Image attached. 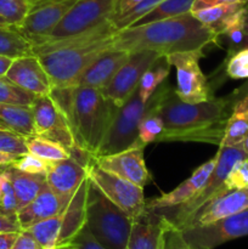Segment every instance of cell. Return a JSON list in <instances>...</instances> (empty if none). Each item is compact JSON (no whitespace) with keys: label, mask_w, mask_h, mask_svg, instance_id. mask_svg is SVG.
<instances>
[{"label":"cell","mask_w":248,"mask_h":249,"mask_svg":"<svg viewBox=\"0 0 248 249\" xmlns=\"http://www.w3.org/2000/svg\"><path fill=\"white\" fill-rule=\"evenodd\" d=\"M241 146H242V148H243V150H245L246 152L248 153V134H247V136H246V139H245V140H243L242 145H241Z\"/></svg>","instance_id":"cell-51"},{"label":"cell","mask_w":248,"mask_h":249,"mask_svg":"<svg viewBox=\"0 0 248 249\" xmlns=\"http://www.w3.org/2000/svg\"><path fill=\"white\" fill-rule=\"evenodd\" d=\"M19 232H0V249H12Z\"/></svg>","instance_id":"cell-47"},{"label":"cell","mask_w":248,"mask_h":249,"mask_svg":"<svg viewBox=\"0 0 248 249\" xmlns=\"http://www.w3.org/2000/svg\"><path fill=\"white\" fill-rule=\"evenodd\" d=\"M216 45V36L192 12L151 22L141 26H131L113 34V49L135 53L153 50L160 55H170L184 51L203 50L206 46Z\"/></svg>","instance_id":"cell-2"},{"label":"cell","mask_w":248,"mask_h":249,"mask_svg":"<svg viewBox=\"0 0 248 249\" xmlns=\"http://www.w3.org/2000/svg\"><path fill=\"white\" fill-rule=\"evenodd\" d=\"M173 88L164 83L160 84L147 102H143L136 89L125 104L119 107L112 121L106 138L96 156L121 152L139 143V124L141 119L156 107L160 106ZM140 145V143H139ZM145 147V146H143ZM95 157V156H94Z\"/></svg>","instance_id":"cell-6"},{"label":"cell","mask_w":248,"mask_h":249,"mask_svg":"<svg viewBox=\"0 0 248 249\" xmlns=\"http://www.w3.org/2000/svg\"><path fill=\"white\" fill-rule=\"evenodd\" d=\"M0 55L11 58L34 55L33 45L15 27H0Z\"/></svg>","instance_id":"cell-29"},{"label":"cell","mask_w":248,"mask_h":249,"mask_svg":"<svg viewBox=\"0 0 248 249\" xmlns=\"http://www.w3.org/2000/svg\"><path fill=\"white\" fill-rule=\"evenodd\" d=\"M245 158H248V153L243 150L242 146H219V150L216 152L215 168L209 179L207 180L206 185L190 201L175 208L158 212L157 214L163 215L172 225H174L179 230H182L190 219L202 207L209 203L216 196L226 192L225 186H224L226 175L236 162Z\"/></svg>","instance_id":"cell-7"},{"label":"cell","mask_w":248,"mask_h":249,"mask_svg":"<svg viewBox=\"0 0 248 249\" xmlns=\"http://www.w3.org/2000/svg\"><path fill=\"white\" fill-rule=\"evenodd\" d=\"M129 57L130 53L125 50L111 48L104 51L84 71L77 85L102 90L111 82L117 71L129 60Z\"/></svg>","instance_id":"cell-20"},{"label":"cell","mask_w":248,"mask_h":249,"mask_svg":"<svg viewBox=\"0 0 248 249\" xmlns=\"http://www.w3.org/2000/svg\"><path fill=\"white\" fill-rule=\"evenodd\" d=\"M32 7V0H0V17L9 26L22 23Z\"/></svg>","instance_id":"cell-35"},{"label":"cell","mask_w":248,"mask_h":249,"mask_svg":"<svg viewBox=\"0 0 248 249\" xmlns=\"http://www.w3.org/2000/svg\"><path fill=\"white\" fill-rule=\"evenodd\" d=\"M38 96L18 87L6 77H0V104L17 105V106H33Z\"/></svg>","instance_id":"cell-32"},{"label":"cell","mask_w":248,"mask_h":249,"mask_svg":"<svg viewBox=\"0 0 248 249\" xmlns=\"http://www.w3.org/2000/svg\"><path fill=\"white\" fill-rule=\"evenodd\" d=\"M243 92L242 87L225 97L213 96L207 101L189 104L180 100L173 89L158 108L164 129L157 142L182 141L219 146L233 104Z\"/></svg>","instance_id":"cell-1"},{"label":"cell","mask_w":248,"mask_h":249,"mask_svg":"<svg viewBox=\"0 0 248 249\" xmlns=\"http://www.w3.org/2000/svg\"><path fill=\"white\" fill-rule=\"evenodd\" d=\"M248 4H241V2H230V4H218L214 6L206 7V9L197 10V11H191L192 15L206 24L212 32L216 36V39L223 32L224 27L228 23L229 19L232 15L240 11L242 7Z\"/></svg>","instance_id":"cell-26"},{"label":"cell","mask_w":248,"mask_h":249,"mask_svg":"<svg viewBox=\"0 0 248 249\" xmlns=\"http://www.w3.org/2000/svg\"><path fill=\"white\" fill-rule=\"evenodd\" d=\"M0 212L10 216H16V213L18 212L14 186L4 169L0 172Z\"/></svg>","instance_id":"cell-36"},{"label":"cell","mask_w":248,"mask_h":249,"mask_svg":"<svg viewBox=\"0 0 248 249\" xmlns=\"http://www.w3.org/2000/svg\"><path fill=\"white\" fill-rule=\"evenodd\" d=\"M56 102L67 116L78 146L96 156L119 107L101 90L80 85L58 96Z\"/></svg>","instance_id":"cell-4"},{"label":"cell","mask_w":248,"mask_h":249,"mask_svg":"<svg viewBox=\"0 0 248 249\" xmlns=\"http://www.w3.org/2000/svg\"><path fill=\"white\" fill-rule=\"evenodd\" d=\"M50 163L51 162L41 160V158L36 157L32 153H26V155L17 158L11 165L16 169L29 173V174H40L46 177L49 168H50Z\"/></svg>","instance_id":"cell-40"},{"label":"cell","mask_w":248,"mask_h":249,"mask_svg":"<svg viewBox=\"0 0 248 249\" xmlns=\"http://www.w3.org/2000/svg\"><path fill=\"white\" fill-rule=\"evenodd\" d=\"M26 146L28 153L36 156L48 162L67 160L72 156V151L62 143L51 139L39 135H32L26 138Z\"/></svg>","instance_id":"cell-28"},{"label":"cell","mask_w":248,"mask_h":249,"mask_svg":"<svg viewBox=\"0 0 248 249\" xmlns=\"http://www.w3.org/2000/svg\"><path fill=\"white\" fill-rule=\"evenodd\" d=\"M6 26H9V24H7L6 22H5L4 19H2L1 17H0V27H6Z\"/></svg>","instance_id":"cell-53"},{"label":"cell","mask_w":248,"mask_h":249,"mask_svg":"<svg viewBox=\"0 0 248 249\" xmlns=\"http://www.w3.org/2000/svg\"><path fill=\"white\" fill-rule=\"evenodd\" d=\"M162 249H192L182 236L181 231L172 225L167 219H165V229L163 233Z\"/></svg>","instance_id":"cell-41"},{"label":"cell","mask_w":248,"mask_h":249,"mask_svg":"<svg viewBox=\"0 0 248 249\" xmlns=\"http://www.w3.org/2000/svg\"><path fill=\"white\" fill-rule=\"evenodd\" d=\"M245 27L246 29L248 31V5H247V10H246V17H245Z\"/></svg>","instance_id":"cell-52"},{"label":"cell","mask_w":248,"mask_h":249,"mask_svg":"<svg viewBox=\"0 0 248 249\" xmlns=\"http://www.w3.org/2000/svg\"><path fill=\"white\" fill-rule=\"evenodd\" d=\"M22 231L16 216H10L0 212V232H19Z\"/></svg>","instance_id":"cell-44"},{"label":"cell","mask_w":248,"mask_h":249,"mask_svg":"<svg viewBox=\"0 0 248 249\" xmlns=\"http://www.w3.org/2000/svg\"><path fill=\"white\" fill-rule=\"evenodd\" d=\"M101 169L116 174L140 187H145L152 180L143 158V146L134 145L117 153L92 157Z\"/></svg>","instance_id":"cell-16"},{"label":"cell","mask_w":248,"mask_h":249,"mask_svg":"<svg viewBox=\"0 0 248 249\" xmlns=\"http://www.w3.org/2000/svg\"><path fill=\"white\" fill-rule=\"evenodd\" d=\"M245 89H246V92L248 94V83H247V84H245Z\"/></svg>","instance_id":"cell-54"},{"label":"cell","mask_w":248,"mask_h":249,"mask_svg":"<svg viewBox=\"0 0 248 249\" xmlns=\"http://www.w3.org/2000/svg\"><path fill=\"white\" fill-rule=\"evenodd\" d=\"M70 201L58 196L45 182L35 198L17 212V221L22 230H27L39 221L60 214Z\"/></svg>","instance_id":"cell-21"},{"label":"cell","mask_w":248,"mask_h":249,"mask_svg":"<svg viewBox=\"0 0 248 249\" xmlns=\"http://www.w3.org/2000/svg\"><path fill=\"white\" fill-rule=\"evenodd\" d=\"M248 208V190L226 191L202 207L185 225V229L209 225Z\"/></svg>","instance_id":"cell-19"},{"label":"cell","mask_w":248,"mask_h":249,"mask_svg":"<svg viewBox=\"0 0 248 249\" xmlns=\"http://www.w3.org/2000/svg\"><path fill=\"white\" fill-rule=\"evenodd\" d=\"M4 170L9 175L12 186H14L18 211L35 198V196L40 192L41 187L46 182L45 175L29 174V173L16 169L11 164L5 165Z\"/></svg>","instance_id":"cell-24"},{"label":"cell","mask_w":248,"mask_h":249,"mask_svg":"<svg viewBox=\"0 0 248 249\" xmlns=\"http://www.w3.org/2000/svg\"><path fill=\"white\" fill-rule=\"evenodd\" d=\"M85 225L91 235L107 249H125L133 220L89 178Z\"/></svg>","instance_id":"cell-5"},{"label":"cell","mask_w":248,"mask_h":249,"mask_svg":"<svg viewBox=\"0 0 248 249\" xmlns=\"http://www.w3.org/2000/svg\"><path fill=\"white\" fill-rule=\"evenodd\" d=\"M77 0H32V7L19 26L15 27L32 45L49 38Z\"/></svg>","instance_id":"cell-13"},{"label":"cell","mask_w":248,"mask_h":249,"mask_svg":"<svg viewBox=\"0 0 248 249\" xmlns=\"http://www.w3.org/2000/svg\"><path fill=\"white\" fill-rule=\"evenodd\" d=\"M12 61H14V58L9 57V56L0 55V77H5L6 75Z\"/></svg>","instance_id":"cell-48"},{"label":"cell","mask_w":248,"mask_h":249,"mask_svg":"<svg viewBox=\"0 0 248 249\" xmlns=\"http://www.w3.org/2000/svg\"><path fill=\"white\" fill-rule=\"evenodd\" d=\"M230 2H241V4H248V0H196L192 6V11L206 9V7L214 6L218 4H230Z\"/></svg>","instance_id":"cell-45"},{"label":"cell","mask_w":248,"mask_h":249,"mask_svg":"<svg viewBox=\"0 0 248 249\" xmlns=\"http://www.w3.org/2000/svg\"><path fill=\"white\" fill-rule=\"evenodd\" d=\"M17 158H18L17 156L11 155V153L0 152V167H5V165L12 164Z\"/></svg>","instance_id":"cell-49"},{"label":"cell","mask_w":248,"mask_h":249,"mask_svg":"<svg viewBox=\"0 0 248 249\" xmlns=\"http://www.w3.org/2000/svg\"><path fill=\"white\" fill-rule=\"evenodd\" d=\"M170 63L167 56L160 55L141 77L139 83V95L143 102H147L151 99L156 90L160 87L163 82L167 79L170 72Z\"/></svg>","instance_id":"cell-27"},{"label":"cell","mask_w":248,"mask_h":249,"mask_svg":"<svg viewBox=\"0 0 248 249\" xmlns=\"http://www.w3.org/2000/svg\"><path fill=\"white\" fill-rule=\"evenodd\" d=\"M12 249H43L40 247L35 238L32 236V233L27 230H22L17 236Z\"/></svg>","instance_id":"cell-43"},{"label":"cell","mask_w":248,"mask_h":249,"mask_svg":"<svg viewBox=\"0 0 248 249\" xmlns=\"http://www.w3.org/2000/svg\"><path fill=\"white\" fill-rule=\"evenodd\" d=\"M92 156L83 150L74 151L70 158L51 162L46 182L53 192L70 201L80 185L89 177Z\"/></svg>","instance_id":"cell-15"},{"label":"cell","mask_w":248,"mask_h":249,"mask_svg":"<svg viewBox=\"0 0 248 249\" xmlns=\"http://www.w3.org/2000/svg\"><path fill=\"white\" fill-rule=\"evenodd\" d=\"M163 0H141L139 4H136L135 6H133L126 12L111 18V22L113 24L116 32L126 28V27L133 26L136 21H139L141 17H143L148 12L152 11Z\"/></svg>","instance_id":"cell-34"},{"label":"cell","mask_w":248,"mask_h":249,"mask_svg":"<svg viewBox=\"0 0 248 249\" xmlns=\"http://www.w3.org/2000/svg\"><path fill=\"white\" fill-rule=\"evenodd\" d=\"M164 229V216L147 212L142 219L133 221L125 249H162Z\"/></svg>","instance_id":"cell-22"},{"label":"cell","mask_w":248,"mask_h":249,"mask_svg":"<svg viewBox=\"0 0 248 249\" xmlns=\"http://www.w3.org/2000/svg\"><path fill=\"white\" fill-rule=\"evenodd\" d=\"M159 56V53L153 50L130 53L129 60L117 71L111 82L101 90V92L117 107H122L139 88V83L145 71Z\"/></svg>","instance_id":"cell-14"},{"label":"cell","mask_w":248,"mask_h":249,"mask_svg":"<svg viewBox=\"0 0 248 249\" xmlns=\"http://www.w3.org/2000/svg\"><path fill=\"white\" fill-rule=\"evenodd\" d=\"M116 2L117 0H77L43 43L79 36L96 28L111 19Z\"/></svg>","instance_id":"cell-9"},{"label":"cell","mask_w":248,"mask_h":249,"mask_svg":"<svg viewBox=\"0 0 248 249\" xmlns=\"http://www.w3.org/2000/svg\"><path fill=\"white\" fill-rule=\"evenodd\" d=\"M62 212L27 229L43 249H56L62 228Z\"/></svg>","instance_id":"cell-30"},{"label":"cell","mask_w":248,"mask_h":249,"mask_svg":"<svg viewBox=\"0 0 248 249\" xmlns=\"http://www.w3.org/2000/svg\"><path fill=\"white\" fill-rule=\"evenodd\" d=\"M245 88V87H243ZM248 134V94L243 92L233 104L219 146H241Z\"/></svg>","instance_id":"cell-23"},{"label":"cell","mask_w":248,"mask_h":249,"mask_svg":"<svg viewBox=\"0 0 248 249\" xmlns=\"http://www.w3.org/2000/svg\"><path fill=\"white\" fill-rule=\"evenodd\" d=\"M195 1L196 0H163L152 11L141 17L133 26H141V24L151 23V22L162 21V19L172 18V17L191 12Z\"/></svg>","instance_id":"cell-31"},{"label":"cell","mask_w":248,"mask_h":249,"mask_svg":"<svg viewBox=\"0 0 248 249\" xmlns=\"http://www.w3.org/2000/svg\"><path fill=\"white\" fill-rule=\"evenodd\" d=\"M5 77L35 96H48L53 92V83L36 55L14 58Z\"/></svg>","instance_id":"cell-18"},{"label":"cell","mask_w":248,"mask_h":249,"mask_svg":"<svg viewBox=\"0 0 248 249\" xmlns=\"http://www.w3.org/2000/svg\"><path fill=\"white\" fill-rule=\"evenodd\" d=\"M0 129L18 134L24 139L34 135L32 107L0 104Z\"/></svg>","instance_id":"cell-25"},{"label":"cell","mask_w":248,"mask_h":249,"mask_svg":"<svg viewBox=\"0 0 248 249\" xmlns=\"http://www.w3.org/2000/svg\"><path fill=\"white\" fill-rule=\"evenodd\" d=\"M114 33L116 29L109 19L87 33L34 45L33 53L45 68L53 88H73L100 53L113 48Z\"/></svg>","instance_id":"cell-3"},{"label":"cell","mask_w":248,"mask_h":249,"mask_svg":"<svg viewBox=\"0 0 248 249\" xmlns=\"http://www.w3.org/2000/svg\"><path fill=\"white\" fill-rule=\"evenodd\" d=\"M159 107L160 106L151 109L141 119L140 124H139V143L140 145L146 146L148 143L157 142L158 138L162 134L163 129H164V124H163L162 118L157 113Z\"/></svg>","instance_id":"cell-33"},{"label":"cell","mask_w":248,"mask_h":249,"mask_svg":"<svg viewBox=\"0 0 248 249\" xmlns=\"http://www.w3.org/2000/svg\"><path fill=\"white\" fill-rule=\"evenodd\" d=\"M32 113L34 135L57 141L70 148L72 153L74 151L82 150L75 141V136L67 116L51 95L36 97L32 106Z\"/></svg>","instance_id":"cell-11"},{"label":"cell","mask_w":248,"mask_h":249,"mask_svg":"<svg viewBox=\"0 0 248 249\" xmlns=\"http://www.w3.org/2000/svg\"><path fill=\"white\" fill-rule=\"evenodd\" d=\"M180 231L192 249H215L229 241L248 236V208L209 225Z\"/></svg>","instance_id":"cell-12"},{"label":"cell","mask_w":248,"mask_h":249,"mask_svg":"<svg viewBox=\"0 0 248 249\" xmlns=\"http://www.w3.org/2000/svg\"><path fill=\"white\" fill-rule=\"evenodd\" d=\"M89 178L133 221L140 220L147 214L142 187L101 169L94 160L90 163Z\"/></svg>","instance_id":"cell-8"},{"label":"cell","mask_w":248,"mask_h":249,"mask_svg":"<svg viewBox=\"0 0 248 249\" xmlns=\"http://www.w3.org/2000/svg\"><path fill=\"white\" fill-rule=\"evenodd\" d=\"M215 163L216 155L207 162H204L203 164L199 165L197 169H195L194 173L174 190L160 195L156 198L146 201L147 212L158 213V212L168 211V209L179 207L184 204L185 202L190 201L206 185L207 180L209 179L214 168H215Z\"/></svg>","instance_id":"cell-17"},{"label":"cell","mask_w":248,"mask_h":249,"mask_svg":"<svg viewBox=\"0 0 248 249\" xmlns=\"http://www.w3.org/2000/svg\"><path fill=\"white\" fill-rule=\"evenodd\" d=\"M67 249H107L105 246H102L94 236L91 235V232L89 231V229L87 228V225L83 226L79 231H78L77 235L73 237V240L71 241L70 245H68Z\"/></svg>","instance_id":"cell-42"},{"label":"cell","mask_w":248,"mask_h":249,"mask_svg":"<svg viewBox=\"0 0 248 249\" xmlns=\"http://www.w3.org/2000/svg\"><path fill=\"white\" fill-rule=\"evenodd\" d=\"M0 152L11 153L21 157L28 153L26 146V139L12 131L0 129Z\"/></svg>","instance_id":"cell-39"},{"label":"cell","mask_w":248,"mask_h":249,"mask_svg":"<svg viewBox=\"0 0 248 249\" xmlns=\"http://www.w3.org/2000/svg\"><path fill=\"white\" fill-rule=\"evenodd\" d=\"M226 191L248 190V158L236 162L224 181Z\"/></svg>","instance_id":"cell-38"},{"label":"cell","mask_w":248,"mask_h":249,"mask_svg":"<svg viewBox=\"0 0 248 249\" xmlns=\"http://www.w3.org/2000/svg\"><path fill=\"white\" fill-rule=\"evenodd\" d=\"M245 48H248V31L247 29H246L245 38H243V40H242V43H241L240 49H238V50H241V49H245Z\"/></svg>","instance_id":"cell-50"},{"label":"cell","mask_w":248,"mask_h":249,"mask_svg":"<svg viewBox=\"0 0 248 249\" xmlns=\"http://www.w3.org/2000/svg\"><path fill=\"white\" fill-rule=\"evenodd\" d=\"M140 1H141V0H117L116 7H114L113 16H112L111 18H113V17H117V16H119V15L124 14V12H126L128 10H130L131 7L135 6V5L139 4Z\"/></svg>","instance_id":"cell-46"},{"label":"cell","mask_w":248,"mask_h":249,"mask_svg":"<svg viewBox=\"0 0 248 249\" xmlns=\"http://www.w3.org/2000/svg\"><path fill=\"white\" fill-rule=\"evenodd\" d=\"M165 56L170 66H174L177 70L175 92L180 100L197 104L213 97L211 84L199 67V60L204 56L203 50L184 51Z\"/></svg>","instance_id":"cell-10"},{"label":"cell","mask_w":248,"mask_h":249,"mask_svg":"<svg viewBox=\"0 0 248 249\" xmlns=\"http://www.w3.org/2000/svg\"><path fill=\"white\" fill-rule=\"evenodd\" d=\"M225 72L231 79H248V48L228 55Z\"/></svg>","instance_id":"cell-37"}]
</instances>
